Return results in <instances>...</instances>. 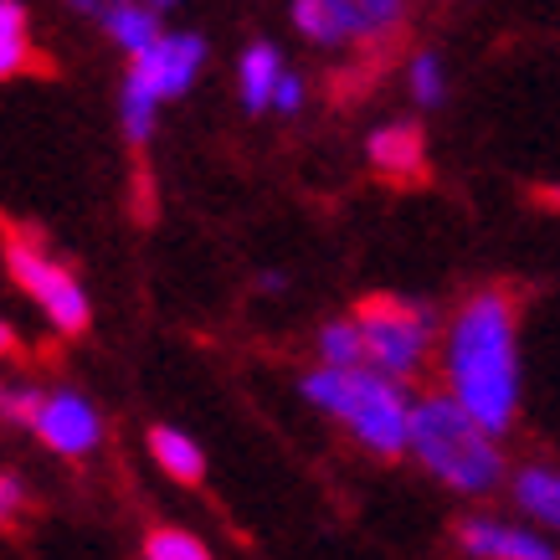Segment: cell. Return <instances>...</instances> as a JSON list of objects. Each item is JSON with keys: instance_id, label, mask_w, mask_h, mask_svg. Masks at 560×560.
Masks as SVG:
<instances>
[{"instance_id": "603a6c76", "label": "cell", "mask_w": 560, "mask_h": 560, "mask_svg": "<svg viewBox=\"0 0 560 560\" xmlns=\"http://www.w3.org/2000/svg\"><path fill=\"white\" fill-rule=\"evenodd\" d=\"M68 11H78V16H88V21H103V11H114L119 0H62Z\"/></svg>"}, {"instance_id": "d6986e66", "label": "cell", "mask_w": 560, "mask_h": 560, "mask_svg": "<svg viewBox=\"0 0 560 560\" xmlns=\"http://www.w3.org/2000/svg\"><path fill=\"white\" fill-rule=\"evenodd\" d=\"M293 26H299L308 42H319V47H335V42H340V26H335L324 0H293Z\"/></svg>"}, {"instance_id": "9a60e30c", "label": "cell", "mask_w": 560, "mask_h": 560, "mask_svg": "<svg viewBox=\"0 0 560 560\" xmlns=\"http://www.w3.org/2000/svg\"><path fill=\"white\" fill-rule=\"evenodd\" d=\"M150 453H154V463H160L171 478H180V483H196V478L206 474V453L186 438V432H175V427H154Z\"/></svg>"}, {"instance_id": "d4e9b609", "label": "cell", "mask_w": 560, "mask_h": 560, "mask_svg": "<svg viewBox=\"0 0 560 560\" xmlns=\"http://www.w3.org/2000/svg\"><path fill=\"white\" fill-rule=\"evenodd\" d=\"M262 289H268V293H283V289H289V278H283V272H262Z\"/></svg>"}, {"instance_id": "5bb4252c", "label": "cell", "mask_w": 560, "mask_h": 560, "mask_svg": "<svg viewBox=\"0 0 560 560\" xmlns=\"http://www.w3.org/2000/svg\"><path fill=\"white\" fill-rule=\"evenodd\" d=\"M103 32H108L114 47H124L129 57H135V51L150 47L165 26H160V16H154L150 5H139V0H119L114 11H103Z\"/></svg>"}, {"instance_id": "8992f818", "label": "cell", "mask_w": 560, "mask_h": 560, "mask_svg": "<svg viewBox=\"0 0 560 560\" xmlns=\"http://www.w3.org/2000/svg\"><path fill=\"white\" fill-rule=\"evenodd\" d=\"M206 68V36L196 32H160L144 51L129 57V72H124V83L144 88L160 108L175 98H186L196 78Z\"/></svg>"}, {"instance_id": "7a4b0ae2", "label": "cell", "mask_w": 560, "mask_h": 560, "mask_svg": "<svg viewBox=\"0 0 560 560\" xmlns=\"http://www.w3.org/2000/svg\"><path fill=\"white\" fill-rule=\"evenodd\" d=\"M407 453L463 499H483L504 483V447L489 427H478L453 396L411 401Z\"/></svg>"}, {"instance_id": "ac0fdd59", "label": "cell", "mask_w": 560, "mask_h": 560, "mask_svg": "<svg viewBox=\"0 0 560 560\" xmlns=\"http://www.w3.org/2000/svg\"><path fill=\"white\" fill-rule=\"evenodd\" d=\"M144 556L150 560H206L211 550L196 535H186V529H154L150 540H144Z\"/></svg>"}, {"instance_id": "5b68a950", "label": "cell", "mask_w": 560, "mask_h": 560, "mask_svg": "<svg viewBox=\"0 0 560 560\" xmlns=\"http://www.w3.org/2000/svg\"><path fill=\"white\" fill-rule=\"evenodd\" d=\"M5 262H11V278L21 283V293L47 314V324L57 335H83L88 329V293L47 247H36V242H26V237H11Z\"/></svg>"}, {"instance_id": "9c48e42d", "label": "cell", "mask_w": 560, "mask_h": 560, "mask_svg": "<svg viewBox=\"0 0 560 560\" xmlns=\"http://www.w3.org/2000/svg\"><path fill=\"white\" fill-rule=\"evenodd\" d=\"M324 5L340 26V42H360V47L390 42L407 21V0H324Z\"/></svg>"}, {"instance_id": "4fadbf2b", "label": "cell", "mask_w": 560, "mask_h": 560, "mask_svg": "<svg viewBox=\"0 0 560 560\" xmlns=\"http://www.w3.org/2000/svg\"><path fill=\"white\" fill-rule=\"evenodd\" d=\"M514 504H520V514H529L535 525H550L556 529L560 520V478L550 474V468H520L510 483Z\"/></svg>"}, {"instance_id": "484cf974", "label": "cell", "mask_w": 560, "mask_h": 560, "mask_svg": "<svg viewBox=\"0 0 560 560\" xmlns=\"http://www.w3.org/2000/svg\"><path fill=\"white\" fill-rule=\"evenodd\" d=\"M150 5H175V0H150Z\"/></svg>"}, {"instance_id": "30bf717a", "label": "cell", "mask_w": 560, "mask_h": 560, "mask_svg": "<svg viewBox=\"0 0 560 560\" xmlns=\"http://www.w3.org/2000/svg\"><path fill=\"white\" fill-rule=\"evenodd\" d=\"M371 165L390 180H417L427 165L422 135L411 124H390V129H375L371 135Z\"/></svg>"}, {"instance_id": "e0dca14e", "label": "cell", "mask_w": 560, "mask_h": 560, "mask_svg": "<svg viewBox=\"0 0 560 560\" xmlns=\"http://www.w3.org/2000/svg\"><path fill=\"white\" fill-rule=\"evenodd\" d=\"M407 83H411V98L422 103V108H438V103L447 98V68H442L438 51H417V57H411Z\"/></svg>"}, {"instance_id": "ba28073f", "label": "cell", "mask_w": 560, "mask_h": 560, "mask_svg": "<svg viewBox=\"0 0 560 560\" xmlns=\"http://www.w3.org/2000/svg\"><path fill=\"white\" fill-rule=\"evenodd\" d=\"M458 550L474 560H556V545L525 525L493 520V514H468L458 525Z\"/></svg>"}, {"instance_id": "7402d4cb", "label": "cell", "mask_w": 560, "mask_h": 560, "mask_svg": "<svg viewBox=\"0 0 560 560\" xmlns=\"http://www.w3.org/2000/svg\"><path fill=\"white\" fill-rule=\"evenodd\" d=\"M36 401V390L32 386H11V390H0V411H11L16 422H26V411H32Z\"/></svg>"}, {"instance_id": "44dd1931", "label": "cell", "mask_w": 560, "mask_h": 560, "mask_svg": "<svg viewBox=\"0 0 560 560\" xmlns=\"http://www.w3.org/2000/svg\"><path fill=\"white\" fill-rule=\"evenodd\" d=\"M21 510H26V489H21V478L0 474V525H11Z\"/></svg>"}, {"instance_id": "277c9868", "label": "cell", "mask_w": 560, "mask_h": 560, "mask_svg": "<svg viewBox=\"0 0 560 560\" xmlns=\"http://www.w3.org/2000/svg\"><path fill=\"white\" fill-rule=\"evenodd\" d=\"M350 319L360 329L365 365H375L381 375H396V381H411L422 371L432 355V340H438L432 314L417 304H401V299H365Z\"/></svg>"}, {"instance_id": "2e32d148", "label": "cell", "mask_w": 560, "mask_h": 560, "mask_svg": "<svg viewBox=\"0 0 560 560\" xmlns=\"http://www.w3.org/2000/svg\"><path fill=\"white\" fill-rule=\"evenodd\" d=\"M319 365H365L355 319H329L319 329Z\"/></svg>"}, {"instance_id": "cb8c5ba5", "label": "cell", "mask_w": 560, "mask_h": 560, "mask_svg": "<svg viewBox=\"0 0 560 560\" xmlns=\"http://www.w3.org/2000/svg\"><path fill=\"white\" fill-rule=\"evenodd\" d=\"M11 350H16V329L0 319V355H11Z\"/></svg>"}, {"instance_id": "ffe728a7", "label": "cell", "mask_w": 560, "mask_h": 560, "mask_svg": "<svg viewBox=\"0 0 560 560\" xmlns=\"http://www.w3.org/2000/svg\"><path fill=\"white\" fill-rule=\"evenodd\" d=\"M268 108H278V114H299L304 108V78L299 72H278V83H272V93H268Z\"/></svg>"}, {"instance_id": "8fae6325", "label": "cell", "mask_w": 560, "mask_h": 560, "mask_svg": "<svg viewBox=\"0 0 560 560\" xmlns=\"http://www.w3.org/2000/svg\"><path fill=\"white\" fill-rule=\"evenodd\" d=\"M36 47H32V21L21 0H0V83L32 72Z\"/></svg>"}, {"instance_id": "7c38bea8", "label": "cell", "mask_w": 560, "mask_h": 560, "mask_svg": "<svg viewBox=\"0 0 560 560\" xmlns=\"http://www.w3.org/2000/svg\"><path fill=\"white\" fill-rule=\"evenodd\" d=\"M278 72H283V57H278V47H268V42H253V47L242 51L237 88H242L247 114H262V108H268V93H272V83H278Z\"/></svg>"}, {"instance_id": "3957f363", "label": "cell", "mask_w": 560, "mask_h": 560, "mask_svg": "<svg viewBox=\"0 0 560 560\" xmlns=\"http://www.w3.org/2000/svg\"><path fill=\"white\" fill-rule=\"evenodd\" d=\"M304 401L335 417L375 458L407 453L411 390L396 375H381L375 365H319L304 375Z\"/></svg>"}, {"instance_id": "52a82bcc", "label": "cell", "mask_w": 560, "mask_h": 560, "mask_svg": "<svg viewBox=\"0 0 560 560\" xmlns=\"http://www.w3.org/2000/svg\"><path fill=\"white\" fill-rule=\"evenodd\" d=\"M26 427L47 442L57 458H88L103 442L98 407L88 396H78V390H36L32 411H26Z\"/></svg>"}, {"instance_id": "6da1fadb", "label": "cell", "mask_w": 560, "mask_h": 560, "mask_svg": "<svg viewBox=\"0 0 560 560\" xmlns=\"http://www.w3.org/2000/svg\"><path fill=\"white\" fill-rule=\"evenodd\" d=\"M447 396L478 427L504 438L520 417V314L510 293H478L442 335Z\"/></svg>"}]
</instances>
